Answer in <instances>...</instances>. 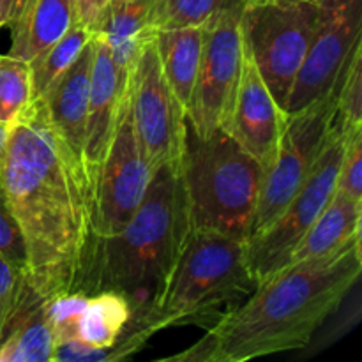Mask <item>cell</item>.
<instances>
[{
  "instance_id": "24",
  "label": "cell",
  "mask_w": 362,
  "mask_h": 362,
  "mask_svg": "<svg viewBox=\"0 0 362 362\" xmlns=\"http://www.w3.org/2000/svg\"><path fill=\"white\" fill-rule=\"evenodd\" d=\"M243 0H161L158 30L205 27Z\"/></svg>"
},
{
  "instance_id": "26",
  "label": "cell",
  "mask_w": 362,
  "mask_h": 362,
  "mask_svg": "<svg viewBox=\"0 0 362 362\" xmlns=\"http://www.w3.org/2000/svg\"><path fill=\"white\" fill-rule=\"evenodd\" d=\"M85 293L67 292L60 296L46 299V317H48L49 325H52L53 336H55V345L67 339H74V331H76V322L87 304Z\"/></svg>"
},
{
  "instance_id": "9",
  "label": "cell",
  "mask_w": 362,
  "mask_h": 362,
  "mask_svg": "<svg viewBox=\"0 0 362 362\" xmlns=\"http://www.w3.org/2000/svg\"><path fill=\"white\" fill-rule=\"evenodd\" d=\"M336 90L288 115L278 156L265 172L251 233L271 225L317 166L336 120Z\"/></svg>"
},
{
  "instance_id": "31",
  "label": "cell",
  "mask_w": 362,
  "mask_h": 362,
  "mask_svg": "<svg viewBox=\"0 0 362 362\" xmlns=\"http://www.w3.org/2000/svg\"><path fill=\"white\" fill-rule=\"evenodd\" d=\"M27 0H0V30L11 28Z\"/></svg>"
},
{
  "instance_id": "16",
  "label": "cell",
  "mask_w": 362,
  "mask_h": 362,
  "mask_svg": "<svg viewBox=\"0 0 362 362\" xmlns=\"http://www.w3.org/2000/svg\"><path fill=\"white\" fill-rule=\"evenodd\" d=\"M159 6L161 0H122L106 7L95 34L105 39L122 73H131L140 49L158 34Z\"/></svg>"
},
{
  "instance_id": "5",
  "label": "cell",
  "mask_w": 362,
  "mask_h": 362,
  "mask_svg": "<svg viewBox=\"0 0 362 362\" xmlns=\"http://www.w3.org/2000/svg\"><path fill=\"white\" fill-rule=\"evenodd\" d=\"M180 175L191 230L250 237L265 170L228 133L197 136L187 127Z\"/></svg>"
},
{
  "instance_id": "32",
  "label": "cell",
  "mask_w": 362,
  "mask_h": 362,
  "mask_svg": "<svg viewBox=\"0 0 362 362\" xmlns=\"http://www.w3.org/2000/svg\"><path fill=\"white\" fill-rule=\"evenodd\" d=\"M7 134H9V126L0 122V166H2L4 154H6V145H7Z\"/></svg>"
},
{
  "instance_id": "12",
  "label": "cell",
  "mask_w": 362,
  "mask_h": 362,
  "mask_svg": "<svg viewBox=\"0 0 362 362\" xmlns=\"http://www.w3.org/2000/svg\"><path fill=\"white\" fill-rule=\"evenodd\" d=\"M320 21L296 78L285 112L308 108L338 87L350 57L362 45V0H318Z\"/></svg>"
},
{
  "instance_id": "21",
  "label": "cell",
  "mask_w": 362,
  "mask_h": 362,
  "mask_svg": "<svg viewBox=\"0 0 362 362\" xmlns=\"http://www.w3.org/2000/svg\"><path fill=\"white\" fill-rule=\"evenodd\" d=\"M129 318L131 304L122 293L113 290L92 293L76 322L74 339L106 352L119 341Z\"/></svg>"
},
{
  "instance_id": "1",
  "label": "cell",
  "mask_w": 362,
  "mask_h": 362,
  "mask_svg": "<svg viewBox=\"0 0 362 362\" xmlns=\"http://www.w3.org/2000/svg\"><path fill=\"white\" fill-rule=\"evenodd\" d=\"M0 187L23 237L28 285L45 299L73 292L92 235L90 187L42 98L9 124Z\"/></svg>"
},
{
  "instance_id": "20",
  "label": "cell",
  "mask_w": 362,
  "mask_h": 362,
  "mask_svg": "<svg viewBox=\"0 0 362 362\" xmlns=\"http://www.w3.org/2000/svg\"><path fill=\"white\" fill-rule=\"evenodd\" d=\"M204 32L205 27H182L165 28L156 34L163 74L184 110H187L191 92L197 81Z\"/></svg>"
},
{
  "instance_id": "28",
  "label": "cell",
  "mask_w": 362,
  "mask_h": 362,
  "mask_svg": "<svg viewBox=\"0 0 362 362\" xmlns=\"http://www.w3.org/2000/svg\"><path fill=\"white\" fill-rule=\"evenodd\" d=\"M0 255L25 272L27 255H25L23 237H21L20 226L7 205L2 187H0Z\"/></svg>"
},
{
  "instance_id": "29",
  "label": "cell",
  "mask_w": 362,
  "mask_h": 362,
  "mask_svg": "<svg viewBox=\"0 0 362 362\" xmlns=\"http://www.w3.org/2000/svg\"><path fill=\"white\" fill-rule=\"evenodd\" d=\"M25 283H27L25 272L0 255V339L7 320L23 293Z\"/></svg>"
},
{
  "instance_id": "23",
  "label": "cell",
  "mask_w": 362,
  "mask_h": 362,
  "mask_svg": "<svg viewBox=\"0 0 362 362\" xmlns=\"http://www.w3.org/2000/svg\"><path fill=\"white\" fill-rule=\"evenodd\" d=\"M34 99L30 64L13 55H0V122L13 124Z\"/></svg>"
},
{
  "instance_id": "2",
  "label": "cell",
  "mask_w": 362,
  "mask_h": 362,
  "mask_svg": "<svg viewBox=\"0 0 362 362\" xmlns=\"http://www.w3.org/2000/svg\"><path fill=\"white\" fill-rule=\"evenodd\" d=\"M361 272V239L327 257L288 264L186 352L166 361L244 362L303 349L345 300Z\"/></svg>"
},
{
  "instance_id": "11",
  "label": "cell",
  "mask_w": 362,
  "mask_h": 362,
  "mask_svg": "<svg viewBox=\"0 0 362 362\" xmlns=\"http://www.w3.org/2000/svg\"><path fill=\"white\" fill-rule=\"evenodd\" d=\"M154 173L134 134L127 83L112 145L92 189V235L106 237L122 230L144 202Z\"/></svg>"
},
{
  "instance_id": "4",
  "label": "cell",
  "mask_w": 362,
  "mask_h": 362,
  "mask_svg": "<svg viewBox=\"0 0 362 362\" xmlns=\"http://www.w3.org/2000/svg\"><path fill=\"white\" fill-rule=\"evenodd\" d=\"M257 286L244 260V239L191 230L151 304L131 313L154 334L180 325L211 329Z\"/></svg>"
},
{
  "instance_id": "7",
  "label": "cell",
  "mask_w": 362,
  "mask_h": 362,
  "mask_svg": "<svg viewBox=\"0 0 362 362\" xmlns=\"http://www.w3.org/2000/svg\"><path fill=\"white\" fill-rule=\"evenodd\" d=\"M349 131L332 126L317 166L278 218L244 240V260L257 285L288 265L293 250L332 198Z\"/></svg>"
},
{
  "instance_id": "17",
  "label": "cell",
  "mask_w": 362,
  "mask_h": 362,
  "mask_svg": "<svg viewBox=\"0 0 362 362\" xmlns=\"http://www.w3.org/2000/svg\"><path fill=\"white\" fill-rule=\"evenodd\" d=\"M45 303V297L25 283L0 339V362H52L55 336Z\"/></svg>"
},
{
  "instance_id": "25",
  "label": "cell",
  "mask_w": 362,
  "mask_h": 362,
  "mask_svg": "<svg viewBox=\"0 0 362 362\" xmlns=\"http://www.w3.org/2000/svg\"><path fill=\"white\" fill-rule=\"evenodd\" d=\"M336 124L345 131L362 127V45L352 53L338 83Z\"/></svg>"
},
{
  "instance_id": "8",
  "label": "cell",
  "mask_w": 362,
  "mask_h": 362,
  "mask_svg": "<svg viewBox=\"0 0 362 362\" xmlns=\"http://www.w3.org/2000/svg\"><path fill=\"white\" fill-rule=\"evenodd\" d=\"M129 106L140 152L152 170H180L187 138L186 110L163 74L156 37L145 42L129 74Z\"/></svg>"
},
{
  "instance_id": "22",
  "label": "cell",
  "mask_w": 362,
  "mask_h": 362,
  "mask_svg": "<svg viewBox=\"0 0 362 362\" xmlns=\"http://www.w3.org/2000/svg\"><path fill=\"white\" fill-rule=\"evenodd\" d=\"M94 37L92 32L83 28L81 25L73 23L69 30L57 39L53 45L42 49L34 60H30V74H32V90L34 98H42L48 90L49 85L76 60L81 49L87 46V42Z\"/></svg>"
},
{
  "instance_id": "30",
  "label": "cell",
  "mask_w": 362,
  "mask_h": 362,
  "mask_svg": "<svg viewBox=\"0 0 362 362\" xmlns=\"http://www.w3.org/2000/svg\"><path fill=\"white\" fill-rule=\"evenodd\" d=\"M110 0H73L74 23L95 34Z\"/></svg>"
},
{
  "instance_id": "6",
  "label": "cell",
  "mask_w": 362,
  "mask_h": 362,
  "mask_svg": "<svg viewBox=\"0 0 362 362\" xmlns=\"http://www.w3.org/2000/svg\"><path fill=\"white\" fill-rule=\"evenodd\" d=\"M318 21V0H244L240 7L244 48L283 110Z\"/></svg>"
},
{
  "instance_id": "33",
  "label": "cell",
  "mask_w": 362,
  "mask_h": 362,
  "mask_svg": "<svg viewBox=\"0 0 362 362\" xmlns=\"http://www.w3.org/2000/svg\"><path fill=\"white\" fill-rule=\"evenodd\" d=\"M113 2H122V0H110V4H113Z\"/></svg>"
},
{
  "instance_id": "15",
  "label": "cell",
  "mask_w": 362,
  "mask_h": 362,
  "mask_svg": "<svg viewBox=\"0 0 362 362\" xmlns=\"http://www.w3.org/2000/svg\"><path fill=\"white\" fill-rule=\"evenodd\" d=\"M92 59H94V37L42 95L53 129L80 161L85 140V124H87Z\"/></svg>"
},
{
  "instance_id": "14",
  "label": "cell",
  "mask_w": 362,
  "mask_h": 362,
  "mask_svg": "<svg viewBox=\"0 0 362 362\" xmlns=\"http://www.w3.org/2000/svg\"><path fill=\"white\" fill-rule=\"evenodd\" d=\"M129 74L122 73L115 66L106 41L101 35L94 34L87 124H85V140L81 151V165L90 187V197L99 170L105 163L115 134L124 95L129 83Z\"/></svg>"
},
{
  "instance_id": "18",
  "label": "cell",
  "mask_w": 362,
  "mask_h": 362,
  "mask_svg": "<svg viewBox=\"0 0 362 362\" xmlns=\"http://www.w3.org/2000/svg\"><path fill=\"white\" fill-rule=\"evenodd\" d=\"M362 204L334 191L329 204L293 250L288 264L327 257L361 239Z\"/></svg>"
},
{
  "instance_id": "10",
  "label": "cell",
  "mask_w": 362,
  "mask_h": 362,
  "mask_svg": "<svg viewBox=\"0 0 362 362\" xmlns=\"http://www.w3.org/2000/svg\"><path fill=\"white\" fill-rule=\"evenodd\" d=\"M243 2L205 25L200 67L186 110L187 127L197 136L223 129L232 110L244 60L240 34Z\"/></svg>"
},
{
  "instance_id": "13",
  "label": "cell",
  "mask_w": 362,
  "mask_h": 362,
  "mask_svg": "<svg viewBox=\"0 0 362 362\" xmlns=\"http://www.w3.org/2000/svg\"><path fill=\"white\" fill-rule=\"evenodd\" d=\"M286 124L288 113L278 105L244 48L239 88L223 131L267 172L278 156Z\"/></svg>"
},
{
  "instance_id": "3",
  "label": "cell",
  "mask_w": 362,
  "mask_h": 362,
  "mask_svg": "<svg viewBox=\"0 0 362 362\" xmlns=\"http://www.w3.org/2000/svg\"><path fill=\"white\" fill-rule=\"evenodd\" d=\"M191 232L180 170H156L147 194L122 230L90 235L78 271L76 292L113 290L131 310L151 304Z\"/></svg>"
},
{
  "instance_id": "19",
  "label": "cell",
  "mask_w": 362,
  "mask_h": 362,
  "mask_svg": "<svg viewBox=\"0 0 362 362\" xmlns=\"http://www.w3.org/2000/svg\"><path fill=\"white\" fill-rule=\"evenodd\" d=\"M74 23L73 0H27L11 27L9 55L34 60Z\"/></svg>"
},
{
  "instance_id": "27",
  "label": "cell",
  "mask_w": 362,
  "mask_h": 362,
  "mask_svg": "<svg viewBox=\"0 0 362 362\" xmlns=\"http://www.w3.org/2000/svg\"><path fill=\"white\" fill-rule=\"evenodd\" d=\"M336 191L362 204V127L349 131L339 163Z\"/></svg>"
}]
</instances>
